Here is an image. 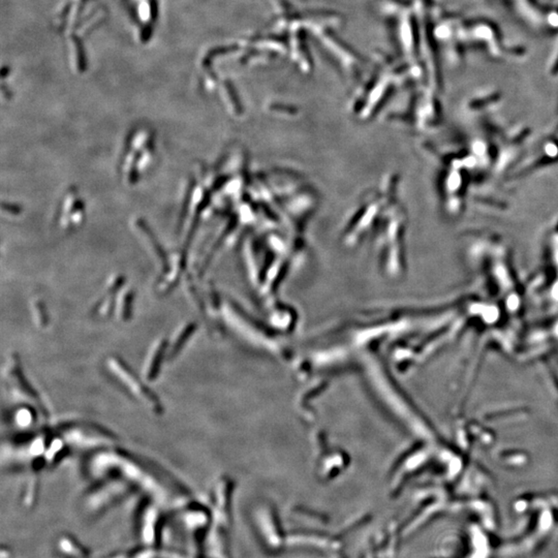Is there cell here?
Wrapping results in <instances>:
<instances>
[{
  "mask_svg": "<svg viewBox=\"0 0 558 558\" xmlns=\"http://www.w3.org/2000/svg\"><path fill=\"white\" fill-rule=\"evenodd\" d=\"M88 472L97 479L117 477L137 486L156 501L168 499L165 477L158 467L148 460L137 457L114 447L96 451L88 461Z\"/></svg>",
  "mask_w": 558,
  "mask_h": 558,
  "instance_id": "cell-1",
  "label": "cell"
},
{
  "mask_svg": "<svg viewBox=\"0 0 558 558\" xmlns=\"http://www.w3.org/2000/svg\"><path fill=\"white\" fill-rule=\"evenodd\" d=\"M105 367L113 379L149 412L156 416L163 414V405L158 396L147 386L144 379L140 378L128 366L125 361L119 357H110L105 362Z\"/></svg>",
  "mask_w": 558,
  "mask_h": 558,
  "instance_id": "cell-2",
  "label": "cell"
},
{
  "mask_svg": "<svg viewBox=\"0 0 558 558\" xmlns=\"http://www.w3.org/2000/svg\"><path fill=\"white\" fill-rule=\"evenodd\" d=\"M56 431L66 442L68 447L81 450H95L112 448L117 436L109 429L94 423L82 421H68L57 425Z\"/></svg>",
  "mask_w": 558,
  "mask_h": 558,
  "instance_id": "cell-3",
  "label": "cell"
},
{
  "mask_svg": "<svg viewBox=\"0 0 558 558\" xmlns=\"http://www.w3.org/2000/svg\"><path fill=\"white\" fill-rule=\"evenodd\" d=\"M3 380L7 391L14 399L23 402L24 405L33 407L42 418L47 419L49 417L48 407L38 392L27 379L18 355H9L7 357L3 368Z\"/></svg>",
  "mask_w": 558,
  "mask_h": 558,
  "instance_id": "cell-4",
  "label": "cell"
},
{
  "mask_svg": "<svg viewBox=\"0 0 558 558\" xmlns=\"http://www.w3.org/2000/svg\"><path fill=\"white\" fill-rule=\"evenodd\" d=\"M104 482L98 485L88 497L90 509L102 510L121 501L128 493L129 485L124 480L117 477L102 479Z\"/></svg>",
  "mask_w": 558,
  "mask_h": 558,
  "instance_id": "cell-5",
  "label": "cell"
},
{
  "mask_svg": "<svg viewBox=\"0 0 558 558\" xmlns=\"http://www.w3.org/2000/svg\"><path fill=\"white\" fill-rule=\"evenodd\" d=\"M168 360V339L159 338L150 346L143 366V379L146 382H154L160 373L161 367Z\"/></svg>",
  "mask_w": 558,
  "mask_h": 558,
  "instance_id": "cell-6",
  "label": "cell"
},
{
  "mask_svg": "<svg viewBox=\"0 0 558 558\" xmlns=\"http://www.w3.org/2000/svg\"><path fill=\"white\" fill-rule=\"evenodd\" d=\"M194 332L195 325L191 322L181 325L174 331L171 338L168 339V360H173L180 354L190 341Z\"/></svg>",
  "mask_w": 558,
  "mask_h": 558,
  "instance_id": "cell-7",
  "label": "cell"
},
{
  "mask_svg": "<svg viewBox=\"0 0 558 558\" xmlns=\"http://www.w3.org/2000/svg\"><path fill=\"white\" fill-rule=\"evenodd\" d=\"M143 539L145 542L149 544H153L156 541V529H159L160 521L158 511L154 507H149L145 511V515L143 517Z\"/></svg>",
  "mask_w": 558,
  "mask_h": 558,
  "instance_id": "cell-8",
  "label": "cell"
},
{
  "mask_svg": "<svg viewBox=\"0 0 558 558\" xmlns=\"http://www.w3.org/2000/svg\"><path fill=\"white\" fill-rule=\"evenodd\" d=\"M39 415L36 410L29 405L21 406L20 409L14 413V422L16 425L22 429H28L32 427L36 421V417Z\"/></svg>",
  "mask_w": 558,
  "mask_h": 558,
  "instance_id": "cell-9",
  "label": "cell"
}]
</instances>
